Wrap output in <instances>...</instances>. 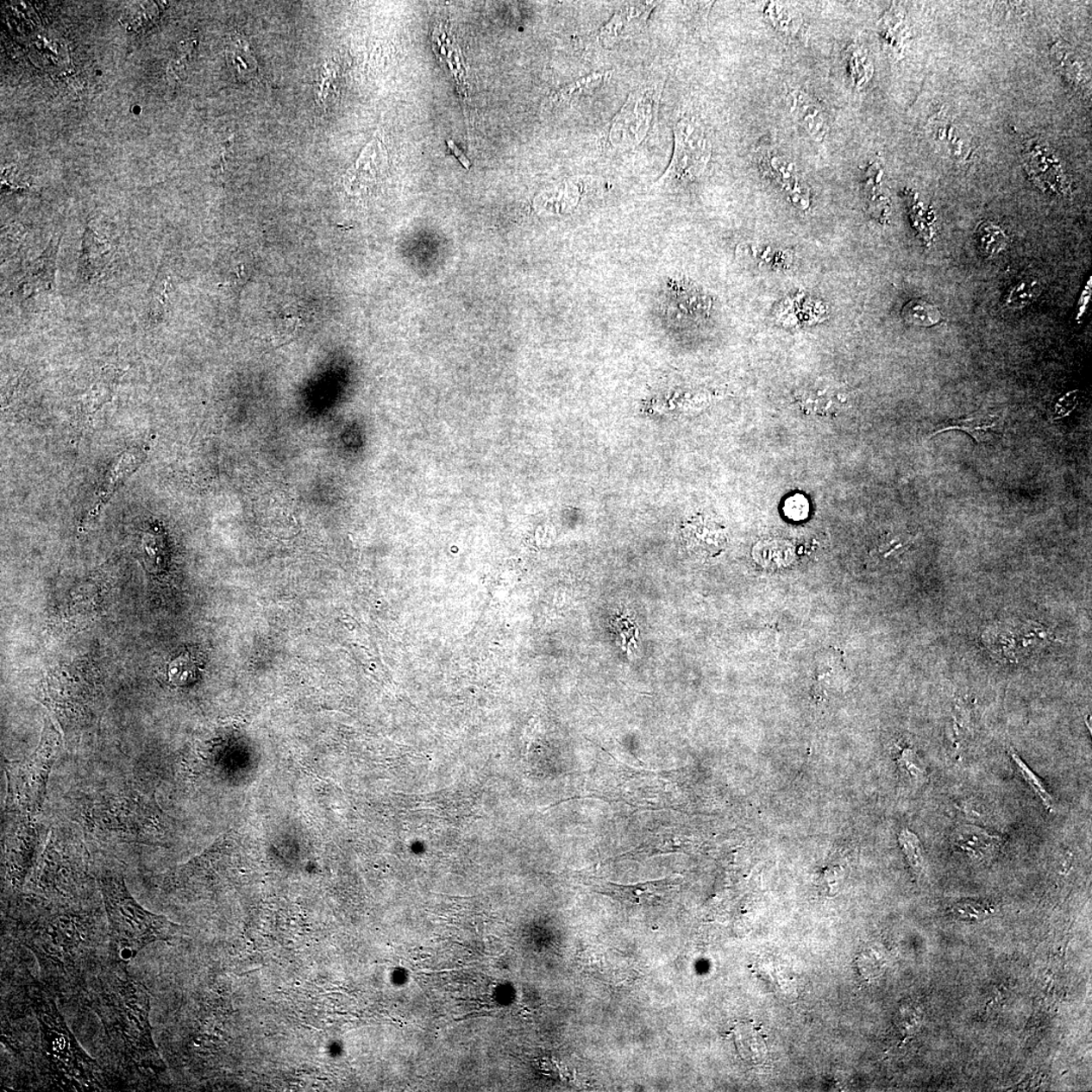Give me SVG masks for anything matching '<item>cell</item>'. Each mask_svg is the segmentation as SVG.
I'll list each match as a JSON object with an SVG mask.
<instances>
[{
	"mask_svg": "<svg viewBox=\"0 0 1092 1092\" xmlns=\"http://www.w3.org/2000/svg\"><path fill=\"white\" fill-rule=\"evenodd\" d=\"M681 882H682V878L680 876H670L654 880V882L630 885L590 877V886L593 890L631 907L662 906L671 900Z\"/></svg>",
	"mask_w": 1092,
	"mask_h": 1092,
	"instance_id": "obj_8",
	"label": "cell"
},
{
	"mask_svg": "<svg viewBox=\"0 0 1092 1092\" xmlns=\"http://www.w3.org/2000/svg\"><path fill=\"white\" fill-rule=\"evenodd\" d=\"M193 674H195V666H193L189 657L186 656L179 657L178 660L173 662L172 668H170V676H172L173 681L180 685L189 682V679L192 677Z\"/></svg>",
	"mask_w": 1092,
	"mask_h": 1092,
	"instance_id": "obj_26",
	"label": "cell"
},
{
	"mask_svg": "<svg viewBox=\"0 0 1092 1092\" xmlns=\"http://www.w3.org/2000/svg\"><path fill=\"white\" fill-rule=\"evenodd\" d=\"M120 378V372L116 368L109 367L107 371H104L85 399L84 408L86 413L95 414L104 403L110 401Z\"/></svg>",
	"mask_w": 1092,
	"mask_h": 1092,
	"instance_id": "obj_15",
	"label": "cell"
},
{
	"mask_svg": "<svg viewBox=\"0 0 1092 1092\" xmlns=\"http://www.w3.org/2000/svg\"><path fill=\"white\" fill-rule=\"evenodd\" d=\"M59 736L54 728L46 722L39 747L32 756L22 761L8 763L5 767L8 777L7 806L13 813L31 818L42 808L47 784L56 762L59 751Z\"/></svg>",
	"mask_w": 1092,
	"mask_h": 1092,
	"instance_id": "obj_5",
	"label": "cell"
},
{
	"mask_svg": "<svg viewBox=\"0 0 1092 1092\" xmlns=\"http://www.w3.org/2000/svg\"><path fill=\"white\" fill-rule=\"evenodd\" d=\"M109 923V962L127 966L150 944L169 942L179 929L163 915L144 908L129 891L122 874L97 878Z\"/></svg>",
	"mask_w": 1092,
	"mask_h": 1092,
	"instance_id": "obj_4",
	"label": "cell"
},
{
	"mask_svg": "<svg viewBox=\"0 0 1092 1092\" xmlns=\"http://www.w3.org/2000/svg\"><path fill=\"white\" fill-rule=\"evenodd\" d=\"M976 244L982 254L986 258H995L1005 252L1008 246V236L1001 226L994 222H982L977 228Z\"/></svg>",
	"mask_w": 1092,
	"mask_h": 1092,
	"instance_id": "obj_16",
	"label": "cell"
},
{
	"mask_svg": "<svg viewBox=\"0 0 1092 1092\" xmlns=\"http://www.w3.org/2000/svg\"><path fill=\"white\" fill-rule=\"evenodd\" d=\"M227 60L235 78L248 81L260 78V69L250 45L242 37L235 39L227 50Z\"/></svg>",
	"mask_w": 1092,
	"mask_h": 1092,
	"instance_id": "obj_14",
	"label": "cell"
},
{
	"mask_svg": "<svg viewBox=\"0 0 1092 1092\" xmlns=\"http://www.w3.org/2000/svg\"><path fill=\"white\" fill-rule=\"evenodd\" d=\"M612 72H593L585 78H580L573 82L572 85L562 88L559 96L562 98H573L583 97L587 93L594 92L610 79Z\"/></svg>",
	"mask_w": 1092,
	"mask_h": 1092,
	"instance_id": "obj_22",
	"label": "cell"
},
{
	"mask_svg": "<svg viewBox=\"0 0 1092 1092\" xmlns=\"http://www.w3.org/2000/svg\"><path fill=\"white\" fill-rule=\"evenodd\" d=\"M898 761H900L904 770L913 778L919 777L921 773H923L917 764V757H915L912 750H903Z\"/></svg>",
	"mask_w": 1092,
	"mask_h": 1092,
	"instance_id": "obj_28",
	"label": "cell"
},
{
	"mask_svg": "<svg viewBox=\"0 0 1092 1092\" xmlns=\"http://www.w3.org/2000/svg\"><path fill=\"white\" fill-rule=\"evenodd\" d=\"M737 1046L744 1058L750 1064H761L767 1057V1046L763 1032L753 1026H745L737 1032Z\"/></svg>",
	"mask_w": 1092,
	"mask_h": 1092,
	"instance_id": "obj_20",
	"label": "cell"
},
{
	"mask_svg": "<svg viewBox=\"0 0 1092 1092\" xmlns=\"http://www.w3.org/2000/svg\"><path fill=\"white\" fill-rule=\"evenodd\" d=\"M785 509L787 510L786 514L788 515L790 518L800 520L806 518L808 505L806 499L800 496H794V498L789 499L788 502L786 503Z\"/></svg>",
	"mask_w": 1092,
	"mask_h": 1092,
	"instance_id": "obj_27",
	"label": "cell"
},
{
	"mask_svg": "<svg viewBox=\"0 0 1092 1092\" xmlns=\"http://www.w3.org/2000/svg\"><path fill=\"white\" fill-rule=\"evenodd\" d=\"M141 461H142V454L140 451L132 450L122 455L120 461L116 463V466L111 471L107 483L103 486L101 494H99L98 504L95 511H92V515L101 509L104 503L108 502L116 490L120 481L124 480L128 474L133 473L134 469L139 467Z\"/></svg>",
	"mask_w": 1092,
	"mask_h": 1092,
	"instance_id": "obj_19",
	"label": "cell"
},
{
	"mask_svg": "<svg viewBox=\"0 0 1092 1092\" xmlns=\"http://www.w3.org/2000/svg\"><path fill=\"white\" fill-rule=\"evenodd\" d=\"M448 144H449V149L452 152H454L455 155L457 157V160H459L462 163V166L468 169L471 167V162H469L466 155L463 154L462 152L459 148H457L454 141L449 140Z\"/></svg>",
	"mask_w": 1092,
	"mask_h": 1092,
	"instance_id": "obj_29",
	"label": "cell"
},
{
	"mask_svg": "<svg viewBox=\"0 0 1092 1092\" xmlns=\"http://www.w3.org/2000/svg\"><path fill=\"white\" fill-rule=\"evenodd\" d=\"M17 936L36 957L41 982L53 995H84L103 968L105 933L91 915L73 910L41 914L23 923Z\"/></svg>",
	"mask_w": 1092,
	"mask_h": 1092,
	"instance_id": "obj_2",
	"label": "cell"
},
{
	"mask_svg": "<svg viewBox=\"0 0 1092 1092\" xmlns=\"http://www.w3.org/2000/svg\"><path fill=\"white\" fill-rule=\"evenodd\" d=\"M901 316L909 325L929 328L942 321L941 311L935 304L915 298L903 307Z\"/></svg>",
	"mask_w": 1092,
	"mask_h": 1092,
	"instance_id": "obj_21",
	"label": "cell"
},
{
	"mask_svg": "<svg viewBox=\"0 0 1092 1092\" xmlns=\"http://www.w3.org/2000/svg\"><path fill=\"white\" fill-rule=\"evenodd\" d=\"M675 147L670 166L660 181L692 180L706 170L712 157V144L706 129L692 117H684L674 128Z\"/></svg>",
	"mask_w": 1092,
	"mask_h": 1092,
	"instance_id": "obj_7",
	"label": "cell"
},
{
	"mask_svg": "<svg viewBox=\"0 0 1092 1092\" xmlns=\"http://www.w3.org/2000/svg\"><path fill=\"white\" fill-rule=\"evenodd\" d=\"M1053 63L1055 66L1060 70L1062 75L1067 80H1070L1074 86H1085L1088 84V78L1082 62H1080L1076 53L1072 52L1070 47L1057 43L1052 48Z\"/></svg>",
	"mask_w": 1092,
	"mask_h": 1092,
	"instance_id": "obj_17",
	"label": "cell"
},
{
	"mask_svg": "<svg viewBox=\"0 0 1092 1092\" xmlns=\"http://www.w3.org/2000/svg\"><path fill=\"white\" fill-rule=\"evenodd\" d=\"M655 2L626 3L620 7L612 19L601 28L598 34L599 42L610 48L641 32L647 25L649 16L656 8Z\"/></svg>",
	"mask_w": 1092,
	"mask_h": 1092,
	"instance_id": "obj_10",
	"label": "cell"
},
{
	"mask_svg": "<svg viewBox=\"0 0 1092 1092\" xmlns=\"http://www.w3.org/2000/svg\"><path fill=\"white\" fill-rule=\"evenodd\" d=\"M662 91V82L649 81L631 93L610 128V142L616 148L627 150L643 142L653 124Z\"/></svg>",
	"mask_w": 1092,
	"mask_h": 1092,
	"instance_id": "obj_6",
	"label": "cell"
},
{
	"mask_svg": "<svg viewBox=\"0 0 1092 1092\" xmlns=\"http://www.w3.org/2000/svg\"><path fill=\"white\" fill-rule=\"evenodd\" d=\"M85 1003L101 1020L117 1070L146 1083L160 1082L166 1065L152 1037L151 997L126 966L109 962L85 991Z\"/></svg>",
	"mask_w": 1092,
	"mask_h": 1092,
	"instance_id": "obj_1",
	"label": "cell"
},
{
	"mask_svg": "<svg viewBox=\"0 0 1092 1092\" xmlns=\"http://www.w3.org/2000/svg\"><path fill=\"white\" fill-rule=\"evenodd\" d=\"M950 430L965 432L980 444L989 443L1000 437L1002 430V419L996 414L986 412H977L961 417V418L949 419L935 428L932 436Z\"/></svg>",
	"mask_w": 1092,
	"mask_h": 1092,
	"instance_id": "obj_11",
	"label": "cell"
},
{
	"mask_svg": "<svg viewBox=\"0 0 1092 1092\" xmlns=\"http://www.w3.org/2000/svg\"><path fill=\"white\" fill-rule=\"evenodd\" d=\"M1044 286L1042 281L1035 277H1026L1011 287L1005 298L1003 306L1009 311H1020L1042 295Z\"/></svg>",
	"mask_w": 1092,
	"mask_h": 1092,
	"instance_id": "obj_18",
	"label": "cell"
},
{
	"mask_svg": "<svg viewBox=\"0 0 1092 1092\" xmlns=\"http://www.w3.org/2000/svg\"><path fill=\"white\" fill-rule=\"evenodd\" d=\"M1026 169L1042 191L1055 197L1070 195V179L1059 160L1047 147L1037 143L1030 145L1026 154Z\"/></svg>",
	"mask_w": 1092,
	"mask_h": 1092,
	"instance_id": "obj_9",
	"label": "cell"
},
{
	"mask_svg": "<svg viewBox=\"0 0 1092 1092\" xmlns=\"http://www.w3.org/2000/svg\"><path fill=\"white\" fill-rule=\"evenodd\" d=\"M28 1007L37 1020V1078L46 1090L101 1091L107 1088L102 1067L76 1040L42 983L27 991Z\"/></svg>",
	"mask_w": 1092,
	"mask_h": 1092,
	"instance_id": "obj_3",
	"label": "cell"
},
{
	"mask_svg": "<svg viewBox=\"0 0 1092 1092\" xmlns=\"http://www.w3.org/2000/svg\"><path fill=\"white\" fill-rule=\"evenodd\" d=\"M1011 755L1014 764L1017 765L1019 771L1021 774V776L1025 778L1026 782L1029 783L1032 789H1034L1039 797L1041 798L1045 806H1046L1049 810H1053L1054 803L1052 798H1051L1048 791L1045 789L1042 781L1039 779L1037 775L1026 765V763L1020 759L1015 751L1013 750Z\"/></svg>",
	"mask_w": 1092,
	"mask_h": 1092,
	"instance_id": "obj_24",
	"label": "cell"
},
{
	"mask_svg": "<svg viewBox=\"0 0 1092 1092\" xmlns=\"http://www.w3.org/2000/svg\"><path fill=\"white\" fill-rule=\"evenodd\" d=\"M168 291V279H157L154 290H152V298L149 306V319L158 322L163 318L166 312V301Z\"/></svg>",
	"mask_w": 1092,
	"mask_h": 1092,
	"instance_id": "obj_25",
	"label": "cell"
},
{
	"mask_svg": "<svg viewBox=\"0 0 1092 1092\" xmlns=\"http://www.w3.org/2000/svg\"><path fill=\"white\" fill-rule=\"evenodd\" d=\"M58 245L50 246L44 254L28 270L22 280V292L25 295L51 289L54 283L55 261Z\"/></svg>",
	"mask_w": 1092,
	"mask_h": 1092,
	"instance_id": "obj_13",
	"label": "cell"
},
{
	"mask_svg": "<svg viewBox=\"0 0 1092 1092\" xmlns=\"http://www.w3.org/2000/svg\"><path fill=\"white\" fill-rule=\"evenodd\" d=\"M900 843L914 871L920 872L924 869V855L919 839L913 832L903 830L900 835Z\"/></svg>",
	"mask_w": 1092,
	"mask_h": 1092,
	"instance_id": "obj_23",
	"label": "cell"
},
{
	"mask_svg": "<svg viewBox=\"0 0 1092 1092\" xmlns=\"http://www.w3.org/2000/svg\"><path fill=\"white\" fill-rule=\"evenodd\" d=\"M952 842L971 858L988 859L994 856L1001 845V839L973 825H962L957 829Z\"/></svg>",
	"mask_w": 1092,
	"mask_h": 1092,
	"instance_id": "obj_12",
	"label": "cell"
}]
</instances>
